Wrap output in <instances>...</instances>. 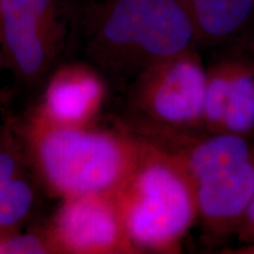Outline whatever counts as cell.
<instances>
[{
    "label": "cell",
    "instance_id": "obj_6",
    "mask_svg": "<svg viewBox=\"0 0 254 254\" xmlns=\"http://www.w3.org/2000/svg\"><path fill=\"white\" fill-rule=\"evenodd\" d=\"M47 237L55 252H136L126 234L114 194H84L64 199Z\"/></svg>",
    "mask_w": 254,
    "mask_h": 254
},
{
    "label": "cell",
    "instance_id": "obj_16",
    "mask_svg": "<svg viewBox=\"0 0 254 254\" xmlns=\"http://www.w3.org/2000/svg\"><path fill=\"white\" fill-rule=\"evenodd\" d=\"M245 224H246V231L251 237L254 238V194L253 198L251 200L249 207H247L245 214Z\"/></svg>",
    "mask_w": 254,
    "mask_h": 254
},
{
    "label": "cell",
    "instance_id": "obj_14",
    "mask_svg": "<svg viewBox=\"0 0 254 254\" xmlns=\"http://www.w3.org/2000/svg\"><path fill=\"white\" fill-rule=\"evenodd\" d=\"M55 252L49 237L15 234L0 237V254H37Z\"/></svg>",
    "mask_w": 254,
    "mask_h": 254
},
{
    "label": "cell",
    "instance_id": "obj_1",
    "mask_svg": "<svg viewBox=\"0 0 254 254\" xmlns=\"http://www.w3.org/2000/svg\"><path fill=\"white\" fill-rule=\"evenodd\" d=\"M38 172L64 199L116 194L138 163L141 141L85 126L57 124L38 112L26 131Z\"/></svg>",
    "mask_w": 254,
    "mask_h": 254
},
{
    "label": "cell",
    "instance_id": "obj_8",
    "mask_svg": "<svg viewBox=\"0 0 254 254\" xmlns=\"http://www.w3.org/2000/svg\"><path fill=\"white\" fill-rule=\"evenodd\" d=\"M198 214L212 227L245 214L254 194V160L241 163L194 185Z\"/></svg>",
    "mask_w": 254,
    "mask_h": 254
},
{
    "label": "cell",
    "instance_id": "obj_12",
    "mask_svg": "<svg viewBox=\"0 0 254 254\" xmlns=\"http://www.w3.org/2000/svg\"><path fill=\"white\" fill-rule=\"evenodd\" d=\"M33 190L20 174L0 186V231L17 226L30 213Z\"/></svg>",
    "mask_w": 254,
    "mask_h": 254
},
{
    "label": "cell",
    "instance_id": "obj_4",
    "mask_svg": "<svg viewBox=\"0 0 254 254\" xmlns=\"http://www.w3.org/2000/svg\"><path fill=\"white\" fill-rule=\"evenodd\" d=\"M59 0H0V50L15 77H43L63 41Z\"/></svg>",
    "mask_w": 254,
    "mask_h": 254
},
{
    "label": "cell",
    "instance_id": "obj_13",
    "mask_svg": "<svg viewBox=\"0 0 254 254\" xmlns=\"http://www.w3.org/2000/svg\"><path fill=\"white\" fill-rule=\"evenodd\" d=\"M230 75L231 64L219 66L207 74L202 122L215 131H222L230 88Z\"/></svg>",
    "mask_w": 254,
    "mask_h": 254
},
{
    "label": "cell",
    "instance_id": "obj_18",
    "mask_svg": "<svg viewBox=\"0 0 254 254\" xmlns=\"http://www.w3.org/2000/svg\"><path fill=\"white\" fill-rule=\"evenodd\" d=\"M0 52H1V50H0Z\"/></svg>",
    "mask_w": 254,
    "mask_h": 254
},
{
    "label": "cell",
    "instance_id": "obj_9",
    "mask_svg": "<svg viewBox=\"0 0 254 254\" xmlns=\"http://www.w3.org/2000/svg\"><path fill=\"white\" fill-rule=\"evenodd\" d=\"M168 153L182 164L193 185L252 158L249 145L241 135L228 132L196 142L189 151Z\"/></svg>",
    "mask_w": 254,
    "mask_h": 254
},
{
    "label": "cell",
    "instance_id": "obj_15",
    "mask_svg": "<svg viewBox=\"0 0 254 254\" xmlns=\"http://www.w3.org/2000/svg\"><path fill=\"white\" fill-rule=\"evenodd\" d=\"M20 164V154L11 134L5 128H0V186L19 176Z\"/></svg>",
    "mask_w": 254,
    "mask_h": 254
},
{
    "label": "cell",
    "instance_id": "obj_10",
    "mask_svg": "<svg viewBox=\"0 0 254 254\" xmlns=\"http://www.w3.org/2000/svg\"><path fill=\"white\" fill-rule=\"evenodd\" d=\"M254 0H184L194 27L209 37H224L246 20Z\"/></svg>",
    "mask_w": 254,
    "mask_h": 254
},
{
    "label": "cell",
    "instance_id": "obj_7",
    "mask_svg": "<svg viewBox=\"0 0 254 254\" xmlns=\"http://www.w3.org/2000/svg\"><path fill=\"white\" fill-rule=\"evenodd\" d=\"M104 85L90 68L65 66L47 84L39 113L57 124L85 126L99 111Z\"/></svg>",
    "mask_w": 254,
    "mask_h": 254
},
{
    "label": "cell",
    "instance_id": "obj_17",
    "mask_svg": "<svg viewBox=\"0 0 254 254\" xmlns=\"http://www.w3.org/2000/svg\"><path fill=\"white\" fill-rule=\"evenodd\" d=\"M251 251H250V252L251 253H254V246H252V247H251V249H250Z\"/></svg>",
    "mask_w": 254,
    "mask_h": 254
},
{
    "label": "cell",
    "instance_id": "obj_11",
    "mask_svg": "<svg viewBox=\"0 0 254 254\" xmlns=\"http://www.w3.org/2000/svg\"><path fill=\"white\" fill-rule=\"evenodd\" d=\"M254 129V75L240 65L231 64L230 88L222 131L244 134Z\"/></svg>",
    "mask_w": 254,
    "mask_h": 254
},
{
    "label": "cell",
    "instance_id": "obj_2",
    "mask_svg": "<svg viewBox=\"0 0 254 254\" xmlns=\"http://www.w3.org/2000/svg\"><path fill=\"white\" fill-rule=\"evenodd\" d=\"M194 32L180 0H110L92 20L90 51L105 67L141 74L186 52Z\"/></svg>",
    "mask_w": 254,
    "mask_h": 254
},
{
    "label": "cell",
    "instance_id": "obj_3",
    "mask_svg": "<svg viewBox=\"0 0 254 254\" xmlns=\"http://www.w3.org/2000/svg\"><path fill=\"white\" fill-rule=\"evenodd\" d=\"M135 250H176L198 214L194 185L163 148L141 141L134 170L114 194Z\"/></svg>",
    "mask_w": 254,
    "mask_h": 254
},
{
    "label": "cell",
    "instance_id": "obj_5",
    "mask_svg": "<svg viewBox=\"0 0 254 254\" xmlns=\"http://www.w3.org/2000/svg\"><path fill=\"white\" fill-rule=\"evenodd\" d=\"M206 84L207 74L201 63L186 51L141 73L136 104L165 126H194L204 117Z\"/></svg>",
    "mask_w": 254,
    "mask_h": 254
}]
</instances>
